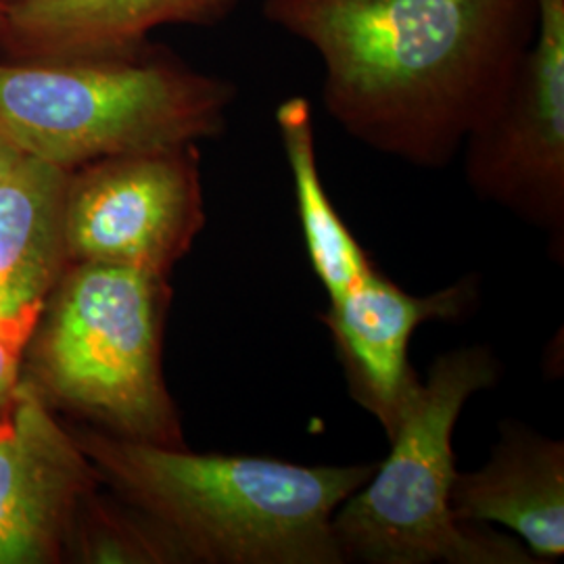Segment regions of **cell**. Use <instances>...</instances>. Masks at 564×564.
Returning <instances> with one entry per match:
<instances>
[{
  "instance_id": "cell-9",
  "label": "cell",
  "mask_w": 564,
  "mask_h": 564,
  "mask_svg": "<svg viewBox=\"0 0 564 564\" xmlns=\"http://www.w3.org/2000/svg\"><path fill=\"white\" fill-rule=\"evenodd\" d=\"M479 276L429 295H412L377 268L362 282L328 300V328L351 398L381 424L389 440L421 384L410 364V341L429 323H463L479 305Z\"/></svg>"
},
{
  "instance_id": "cell-16",
  "label": "cell",
  "mask_w": 564,
  "mask_h": 564,
  "mask_svg": "<svg viewBox=\"0 0 564 564\" xmlns=\"http://www.w3.org/2000/svg\"><path fill=\"white\" fill-rule=\"evenodd\" d=\"M20 149L9 141L2 132H0V181L13 170V165L21 160Z\"/></svg>"
},
{
  "instance_id": "cell-12",
  "label": "cell",
  "mask_w": 564,
  "mask_h": 564,
  "mask_svg": "<svg viewBox=\"0 0 564 564\" xmlns=\"http://www.w3.org/2000/svg\"><path fill=\"white\" fill-rule=\"evenodd\" d=\"M67 172L21 155L0 181V339L23 351L67 268Z\"/></svg>"
},
{
  "instance_id": "cell-3",
  "label": "cell",
  "mask_w": 564,
  "mask_h": 564,
  "mask_svg": "<svg viewBox=\"0 0 564 564\" xmlns=\"http://www.w3.org/2000/svg\"><path fill=\"white\" fill-rule=\"evenodd\" d=\"M170 276L69 262L21 351V379L55 412L144 444L186 447L163 379Z\"/></svg>"
},
{
  "instance_id": "cell-11",
  "label": "cell",
  "mask_w": 564,
  "mask_h": 564,
  "mask_svg": "<svg viewBox=\"0 0 564 564\" xmlns=\"http://www.w3.org/2000/svg\"><path fill=\"white\" fill-rule=\"evenodd\" d=\"M242 0H25L9 7L4 59L130 57L163 25H212Z\"/></svg>"
},
{
  "instance_id": "cell-13",
  "label": "cell",
  "mask_w": 564,
  "mask_h": 564,
  "mask_svg": "<svg viewBox=\"0 0 564 564\" xmlns=\"http://www.w3.org/2000/svg\"><path fill=\"white\" fill-rule=\"evenodd\" d=\"M274 121L291 172L305 253L328 300H333L370 276L377 265L343 223L324 186L312 101L305 97L284 99L274 111Z\"/></svg>"
},
{
  "instance_id": "cell-15",
  "label": "cell",
  "mask_w": 564,
  "mask_h": 564,
  "mask_svg": "<svg viewBox=\"0 0 564 564\" xmlns=\"http://www.w3.org/2000/svg\"><path fill=\"white\" fill-rule=\"evenodd\" d=\"M21 379V351L0 339V408L13 395Z\"/></svg>"
},
{
  "instance_id": "cell-6",
  "label": "cell",
  "mask_w": 564,
  "mask_h": 564,
  "mask_svg": "<svg viewBox=\"0 0 564 564\" xmlns=\"http://www.w3.org/2000/svg\"><path fill=\"white\" fill-rule=\"evenodd\" d=\"M535 32L502 93L466 134L468 186L542 230L564 258V0H535Z\"/></svg>"
},
{
  "instance_id": "cell-1",
  "label": "cell",
  "mask_w": 564,
  "mask_h": 564,
  "mask_svg": "<svg viewBox=\"0 0 564 564\" xmlns=\"http://www.w3.org/2000/svg\"><path fill=\"white\" fill-rule=\"evenodd\" d=\"M323 67L324 109L368 149L442 170L502 93L535 0H263Z\"/></svg>"
},
{
  "instance_id": "cell-17",
  "label": "cell",
  "mask_w": 564,
  "mask_h": 564,
  "mask_svg": "<svg viewBox=\"0 0 564 564\" xmlns=\"http://www.w3.org/2000/svg\"><path fill=\"white\" fill-rule=\"evenodd\" d=\"M9 41V4L0 0V51L4 53Z\"/></svg>"
},
{
  "instance_id": "cell-2",
  "label": "cell",
  "mask_w": 564,
  "mask_h": 564,
  "mask_svg": "<svg viewBox=\"0 0 564 564\" xmlns=\"http://www.w3.org/2000/svg\"><path fill=\"white\" fill-rule=\"evenodd\" d=\"M102 485L178 542L188 564H343L333 519L375 464L197 454L72 429Z\"/></svg>"
},
{
  "instance_id": "cell-18",
  "label": "cell",
  "mask_w": 564,
  "mask_h": 564,
  "mask_svg": "<svg viewBox=\"0 0 564 564\" xmlns=\"http://www.w3.org/2000/svg\"><path fill=\"white\" fill-rule=\"evenodd\" d=\"M4 2H7L9 7H11V4H18V2H25V0H4Z\"/></svg>"
},
{
  "instance_id": "cell-5",
  "label": "cell",
  "mask_w": 564,
  "mask_h": 564,
  "mask_svg": "<svg viewBox=\"0 0 564 564\" xmlns=\"http://www.w3.org/2000/svg\"><path fill=\"white\" fill-rule=\"evenodd\" d=\"M489 345L442 354L405 403L389 454L333 519L343 563L540 564L519 540L460 523L454 431L468 400L500 381Z\"/></svg>"
},
{
  "instance_id": "cell-14",
  "label": "cell",
  "mask_w": 564,
  "mask_h": 564,
  "mask_svg": "<svg viewBox=\"0 0 564 564\" xmlns=\"http://www.w3.org/2000/svg\"><path fill=\"white\" fill-rule=\"evenodd\" d=\"M90 491L76 512L65 563L188 564L178 542L141 508L118 494Z\"/></svg>"
},
{
  "instance_id": "cell-8",
  "label": "cell",
  "mask_w": 564,
  "mask_h": 564,
  "mask_svg": "<svg viewBox=\"0 0 564 564\" xmlns=\"http://www.w3.org/2000/svg\"><path fill=\"white\" fill-rule=\"evenodd\" d=\"M99 485L72 429L20 379L0 408V564L65 563L76 512Z\"/></svg>"
},
{
  "instance_id": "cell-7",
  "label": "cell",
  "mask_w": 564,
  "mask_h": 564,
  "mask_svg": "<svg viewBox=\"0 0 564 564\" xmlns=\"http://www.w3.org/2000/svg\"><path fill=\"white\" fill-rule=\"evenodd\" d=\"M205 223L199 144L113 155L67 172L63 228L69 262L170 276Z\"/></svg>"
},
{
  "instance_id": "cell-10",
  "label": "cell",
  "mask_w": 564,
  "mask_h": 564,
  "mask_svg": "<svg viewBox=\"0 0 564 564\" xmlns=\"http://www.w3.org/2000/svg\"><path fill=\"white\" fill-rule=\"evenodd\" d=\"M452 510L460 523L502 524L538 563L564 556V442L502 421L489 460L456 475Z\"/></svg>"
},
{
  "instance_id": "cell-4",
  "label": "cell",
  "mask_w": 564,
  "mask_h": 564,
  "mask_svg": "<svg viewBox=\"0 0 564 564\" xmlns=\"http://www.w3.org/2000/svg\"><path fill=\"white\" fill-rule=\"evenodd\" d=\"M237 86L141 51L109 59H0V132L69 172L113 155L223 137Z\"/></svg>"
}]
</instances>
